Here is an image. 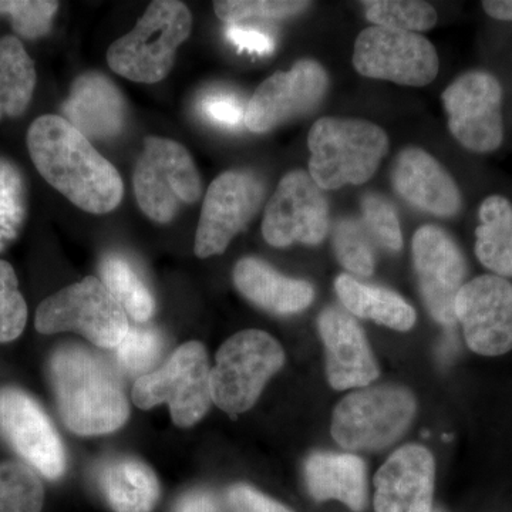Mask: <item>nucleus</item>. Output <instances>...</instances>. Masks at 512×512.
<instances>
[{
    "label": "nucleus",
    "mask_w": 512,
    "mask_h": 512,
    "mask_svg": "<svg viewBox=\"0 0 512 512\" xmlns=\"http://www.w3.org/2000/svg\"><path fill=\"white\" fill-rule=\"evenodd\" d=\"M120 365L133 375H147L163 352V340L153 329L130 328L116 348Z\"/></svg>",
    "instance_id": "c9c22d12"
},
{
    "label": "nucleus",
    "mask_w": 512,
    "mask_h": 512,
    "mask_svg": "<svg viewBox=\"0 0 512 512\" xmlns=\"http://www.w3.org/2000/svg\"><path fill=\"white\" fill-rule=\"evenodd\" d=\"M457 322L467 346L481 356H503L512 350V282L481 275L466 282L456 299Z\"/></svg>",
    "instance_id": "dca6fc26"
},
{
    "label": "nucleus",
    "mask_w": 512,
    "mask_h": 512,
    "mask_svg": "<svg viewBox=\"0 0 512 512\" xmlns=\"http://www.w3.org/2000/svg\"><path fill=\"white\" fill-rule=\"evenodd\" d=\"M228 507L231 512H292L285 505L244 484L229 488Z\"/></svg>",
    "instance_id": "4c0bfd02"
},
{
    "label": "nucleus",
    "mask_w": 512,
    "mask_h": 512,
    "mask_svg": "<svg viewBox=\"0 0 512 512\" xmlns=\"http://www.w3.org/2000/svg\"><path fill=\"white\" fill-rule=\"evenodd\" d=\"M245 107L235 96L212 93L201 100V111L208 120L222 127H238L244 123Z\"/></svg>",
    "instance_id": "e433bc0d"
},
{
    "label": "nucleus",
    "mask_w": 512,
    "mask_h": 512,
    "mask_svg": "<svg viewBox=\"0 0 512 512\" xmlns=\"http://www.w3.org/2000/svg\"><path fill=\"white\" fill-rule=\"evenodd\" d=\"M394 191L407 204L437 218H453L463 207V195L437 158L419 147H406L394 160Z\"/></svg>",
    "instance_id": "6ab92c4d"
},
{
    "label": "nucleus",
    "mask_w": 512,
    "mask_h": 512,
    "mask_svg": "<svg viewBox=\"0 0 512 512\" xmlns=\"http://www.w3.org/2000/svg\"><path fill=\"white\" fill-rule=\"evenodd\" d=\"M329 232V202L305 170L285 174L268 201L262 235L275 248L319 245Z\"/></svg>",
    "instance_id": "ddd939ff"
},
{
    "label": "nucleus",
    "mask_w": 512,
    "mask_h": 512,
    "mask_svg": "<svg viewBox=\"0 0 512 512\" xmlns=\"http://www.w3.org/2000/svg\"><path fill=\"white\" fill-rule=\"evenodd\" d=\"M305 478L316 501L339 500L352 511L365 510L366 467L355 454H312L305 464Z\"/></svg>",
    "instance_id": "5701e85b"
},
{
    "label": "nucleus",
    "mask_w": 512,
    "mask_h": 512,
    "mask_svg": "<svg viewBox=\"0 0 512 512\" xmlns=\"http://www.w3.org/2000/svg\"><path fill=\"white\" fill-rule=\"evenodd\" d=\"M319 333L326 349V375L335 390L362 389L379 377L365 332L348 311L332 308L320 313Z\"/></svg>",
    "instance_id": "a211bd4d"
},
{
    "label": "nucleus",
    "mask_w": 512,
    "mask_h": 512,
    "mask_svg": "<svg viewBox=\"0 0 512 512\" xmlns=\"http://www.w3.org/2000/svg\"><path fill=\"white\" fill-rule=\"evenodd\" d=\"M311 2L299 0H220L214 3L218 18L228 25L254 19L284 20L301 15Z\"/></svg>",
    "instance_id": "2f4dec72"
},
{
    "label": "nucleus",
    "mask_w": 512,
    "mask_h": 512,
    "mask_svg": "<svg viewBox=\"0 0 512 512\" xmlns=\"http://www.w3.org/2000/svg\"><path fill=\"white\" fill-rule=\"evenodd\" d=\"M329 92V74L316 60L303 59L288 72H276L249 100L245 126L265 134L315 111Z\"/></svg>",
    "instance_id": "4468645a"
},
{
    "label": "nucleus",
    "mask_w": 512,
    "mask_h": 512,
    "mask_svg": "<svg viewBox=\"0 0 512 512\" xmlns=\"http://www.w3.org/2000/svg\"><path fill=\"white\" fill-rule=\"evenodd\" d=\"M353 66L367 79L424 87L440 70L436 47L420 33L370 26L357 36Z\"/></svg>",
    "instance_id": "9b49d317"
},
{
    "label": "nucleus",
    "mask_w": 512,
    "mask_h": 512,
    "mask_svg": "<svg viewBox=\"0 0 512 512\" xmlns=\"http://www.w3.org/2000/svg\"><path fill=\"white\" fill-rule=\"evenodd\" d=\"M416 410V397L406 387H362L333 410L332 436L346 450H382L406 433Z\"/></svg>",
    "instance_id": "39448f33"
},
{
    "label": "nucleus",
    "mask_w": 512,
    "mask_h": 512,
    "mask_svg": "<svg viewBox=\"0 0 512 512\" xmlns=\"http://www.w3.org/2000/svg\"><path fill=\"white\" fill-rule=\"evenodd\" d=\"M436 464L426 447L407 444L375 477L376 512H431Z\"/></svg>",
    "instance_id": "aec40b11"
},
{
    "label": "nucleus",
    "mask_w": 512,
    "mask_h": 512,
    "mask_svg": "<svg viewBox=\"0 0 512 512\" xmlns=\"http://www.w3.org/2000/svg\"><path fill=\"white\" fill-rule=\"evenodd\" d=\"M191 29V13L183 2H151L133 30L109 47L110 69L131 82H161L173 69L177 49Z\"/></svg>",
    "instance_id": "20e7f679"
},
{
    "label": "nucleus",
    "mask_w": 512,
    "mask_h": 512,
    "mask_svg": "<svg viewBox=\"0 0 512 512\" xmlns=\"http://www.w3.org/2000/svg\"><path fill=\"white\" fill-rule=\"evenodd\" d=\"M308 147V173L319 188L332 191L367 183L389 151V137L367 120L323 117L309 131Z\"/></svg>",
    "instance_id": "7ed1b4c3"
},
{
    "label": "nucleus",
    "mask_w": 512,
    "mask_h": 512,
    "mask_svg": "<svg viewBox=\"0 0 512 512\" xmlns=\"http://www.w3.org/2000/svg\"><path fill=\"white\" fill-rule=\"evenodd\" d=\"M227 39L242 52L256 53V55H271L275 49L274 40L261 30L248 29L244 26L229 25Z\"/></svg>",
    "instance_id": "58836bf2"
},
{
    "label": "nucleus",
    "mask_w": 512,
    "mask_h": 512,
    "mask_svg": "<svg viewBox=\"0 0 512 512\" xmlns=\"http://www.w3.org/2000/svg\"><path fill=\"white\" fill-rule=\"evenodd\" d=\"M0 434L28 466L49 480L63 476L66 448L45 410L18 387L0 389Z\"/></svg>",
    "instance_id": "2eb2a0df"
},
{
    "label": "nucleus",
    "mask_w": 512,
    "mask_h": 512,
    "mask_svg": "<svg viewBox=\"0 0 512 512\" xmlns=\"http://www.w3.org/2000/svg\"><path fill=\"white\" fill-rule=\"evenodd\" d=\"M59 6L50 0H0V15L8 16L20 36L36 39L50 32Z\"/></svg>",
    "instance_id": "f704fd0d"
},
{
    "label": "nucleus",
    "mask_w": 512,
    "mask_h": 512,
    "mask_svg": "<svg viewBox=\"0 0 512 512\" xmlns=\"http://www.w3.org/2000/svg\"><path fill=\"white\" fill-rule=\"evenodd\" d=\"M175 512H221L218 507L217 501L212 497L211 494L202 493H190L185 495L183 500L177 505Z\"/></svg>",
    "instance_id": "ea45409f"
},
{
    "label": "nucleus",
    "mask_w": 512,
    "mask_h": 512,
    "mask_svg": "<svg viewBox=\"0 0 512 512\" xmlns=\"http://www.w3.org/2000/svg\"><path fill=\"white\" fill-rule=\"evenodd\" d=\"M100 490L114 512H151L160 500L154 471L134 458H117L101 468Z\"/></svg>",
    "instance_id": "393cba45"
},
{
    "label": "nucleus",
    "mask_w": 512,
    "mask_h": 512,
    "mask_svg": "<svg viewBox=\"0 0 512 512\" xmlns=\"http://www.w3.org/2000/svg\"><path fill=\"white\" fill-rule=\"evenodd\" d=\"M366 19L373 26L421 33L437 25V10L420 0H372L365 2Z\"/></svg>",
    "instance_id": "c756f323"
},
{
    "label": "nucleus",
    "mask_w": 512,
    "mask_h": 512,
    "mask_svg": "<svg viewBox=\"0 0 512 512\" xmlns=\"http://www.w3.org/2000/svg\"><path fill=\"white\" fill-rule=\"evenodd\" d=\"M335 291L346 311L357 318L375 320L399 332H407L416 323L413 306L390 289L363 284L355 276L342 274L336 278Z\"/></svg>",
    "instance_id": "b1692460"
},
{
    "label": "nucleus",
    "mask_w": 512,
    "mask_h": 512,
    "mask_svg": "<svg viewBox=\"0 0 512 512\" xmlns=\"http://www.w3.org/2000/svg\"><path fill=\"white\" fill-rule=\"evenodd\" d=\"M234 284L249 302L275 315L305 311L315 299V289L309 282L279 274L265 261L251 256L235 265Z\"/></svg>",
    "instance_id": "4be33fe9"
},
{
    "label": "nucleus",
    "mask_w": 512,
    "mask_h": 512,
    "mask_svg": "<svg viewBox=\"0 0 512 512\" xmlns=\"http://www.w3.org/2000/svg\"><path fill=\"white\" fill-rule=\"evenodd\" d=\"M362 215L366 231L373 241L390 252L403 248L402 225L392 202L377 192H367L362 198Z\"/></svg>",
    "instance_id": "473e14b6"
},
{
    "label": "nucleus",
    "mask_w": 512,
    "mask_h": 512,
    "mask_svg": "<svg viewBox=\"0 0 512 512\" xmlns=\"http://www.w3.org/2000/svg\"><path fill=\"white\" fill-rule=\"evenodd\" d=\"M100 274L103 278L101 282L128 315L133 316L137 322L151 319L156 312V301L136 269L126 259L119 255L106 256L101 262Z\"/></svg>",
    "instance_id": "cd10ccee"
},
{
    "label": "nucleus",
    "mask_w": 512,
    "mask_h": 512,
    "mask_svg": "<svg viewBox=\"0 0 512 512\" xmlns=\"http://www.w3.org/2000/svg\"><path fill=\"white\" fill-rule=\"evenodd\" d=\"M64 119L93 140H109L126 123V104L116 84L100 73L77 77L63 106Z\"/></svg>",
    "instance_id": "412c9836"
},
{
    "label": "nucleus",
    "mask_w": 512,
    "mask_h": 512,
    "mask_svg": "<svg viewBox=\"0 0 512 512\" xmlns=\"http://www.w3.org/2000/svg\"><path fill=\"white\" fill-rule=\"evenodd\" d=\"M476 256L493 275L512 278V202L490 195L478 208Z\"/></svg>",
    "instance_id": "a878e982"
},
{
    "label": "nucleus",
    "mask_w": 512,
    "mask_h": 512,
    "mask_svg": "<svg viewBox=\"0 0 512 512\" xmlns=\"http://www.w3.org/2000/svg\"><path fill=\"white\" fill-rule=\"evenodd\" d=\"M413 262L421 298L431 318L457 323L456 299L466 284L467 262L453 238L437 225H423L413 237Z\"/></svg>",
    "instance_id": "f3484780"
},
{
    "label": "nucleus",
    "mask_w": 512,
    "mask_h": 512,
    "mask_svg": "<svg viewBox=\"0 0 512 512\" xmlns=\"http://www.w3.org/2000/svg\"><path fill=\"white\" fill-rule=\"evenodd\" d=\"M138 207L150 220L167 224L181 205L200 200L202 181L187 150L168 138L148 137L134 170Z\"/></svg>",
    "instance_id": "1a4fd4ad"
},
{
    "label": "nucleus",
    "mask_w": 512,
    "mask_h": 512,
    "mask_svg": "<svg viewBox=\"0 0 512 512\" xmlns=\"http://www.w3.org/2000/svg\"><path fill=\"white\" fill-rule=\"evenodd\" d=\"M481 6L490 18L512 22V0H484Z\"/></svg>",
    "instance_id": "a19ab883"
},
{
    "label": "nucleus",
    "mask_w": 512,
    "mask_h": 512,
    "mask_svg": "<svg viewBox=\"0 0 512 512\" xmlns=\"http://www.w3.org/2000/svg\"><path fill=\"white\" fill-rule=\"evenodd\" d=\"M36 80L35 63L18 37H0V120L28 110Z\"/></svg>",
    "instance_id": "bb28decb"
},
{
    "label": "nucleus",
    "mask_w": 512,
    "mask_h": 512,
    "mask_svg": "<svg viewBox=\"0 0 512 512\" xmlns=\"http://www.w3.org/2000/svg\"><path fill=\"white\" fill-rule=\"evenodd\" d=\"M45 487L22 461L0 463V512H42Z\"/></svg>",
    "instance_id": "c85d7f7f"
},
{
    "label": "nucleus",
    "mask_w": 512,
    "mask_h": 512,
    "mask_svg": "<svg viewBox=\"0 0 512 512\" xmlns=\"http://www.w3.org/2000/svg\"><path fill=\"white\" fill-rule=\"evenodd\" d=\"M133 402L143 410L167 403L178 427H191L212 404L211 367L200 342L180 346L156 372L138 377Z\"/></svg>",
    "instance_id": "6e6552de"
},
{
    "label": "nucleus",
    "mask_w": 512,
    "mask_h": 512,
    "mask_svg": "<svg viewBox=\"0 0 512 512\" xmlns=\"http://www.w3.org/2000/svg\"><path fill=\"white\" fill-rule=\"evenodd\" d=\"M50 379L60 416L80 436L119 430L130 416L120 376L103 359L79 346H63L50 359Z\"/></svg>",
    "instance_id": "f03ea898"
},
{
    "label": "nucleus",
    "mask_w": 512,
    "mask_h": 512,
    "mask_svg": "<svg viewBox=\"0 0 512 512\" xmlns=\"http://www.w3.org/2000/svg\"><path fill=\"white\" fill-rule=\"evenodd\" d=\"M30 158L39 174L76 207L92 214L116 210L123 200L119 171L64 117H39L28 131Z\"/></svg>",
    "instance_id": "f257e3e1"
},
{
    "label": "nucleus",
    "mask_w": 512,
    "mask_h": 512,
    "mask_svg": "<svg viewBox=\"0 0 512 512\" xmlns=\"http://www.w3.org/2000/svg\"><path fill=\"white\" fill-rule=\"evenodd\" d=\"M451 136L477 154L494 153L504 141V90L485 70L458 76L441 96Z\"/></svg>",
    "instance_id": "9d476101"
},
{
    "label": "nucleus",
    "mask_w": 512,
    "mask_h": 512,
    "mask_svg": "<svg viewBox=\"0 0 512 512\" xmlns=\"http://www.w3.org/2000/svg\"><path fill=\"white\" fill-rule=\"evenodd\" d=\"M262 181L249 171L231 170L212 181L205 194L194 251L198 258L224 254L264 204Z\"/></svg>",
    "instance_id": "f8f14e48"
},
{
    "label": "nucleus",
    "mask_w": 512,
    "mask_h": 512,
    "mask_svg": "<svg viewBox=\"0 0 512 512\" xmlns=\"http://www.w3.org/2000/svg\"><path fill=\"white\" fill-rule=\"evenodd\" d=\"M372 237L365 225L352 218L338 222L333 234V247L340 265L350 274L369 278L375 272L376 256Z\"/></svg>",
    "instance_id": "7c9ffc66"
},
{
    "label": "nucleus",
    "mask_w": 512,
    "mask_h": 512,
    "mask_svg": "<svg viewBox=\"0 0 512 512\" xmlns=\"http://www.w3.org/2000/svg\"><path fill=\"white\" fill-rule=\"evenodd\" d=\"M35 328L42 335L77 332L99 348L113 349L126 338L130 323L106 285L87 276L40 303Z\"/></svg>",
    "instance_id": "0eeeda50"
},
{
    "label": "nucleus",
    "mask_w": 512,
    "mask_h": 512,
    "mask_svg": "<svg viewBox=\"0 0 512 512\" xmlns=\"http://www.w3.org/2000/svg\"><path fill=\"white\" fill-rule=\"evenodd\" d=\"M28 323V305L19 291L18 276L9 262L0 259V343L13 342Z\"/></svg>",
    "instance_id": "72a5a7b5"
},
{
    "label": "nucleus",
    "mask_w": 512,
    "mask_h": 512,
    "mask_svg": "<svg viewBox=\"0 0 512 512\" xmlns=\"http://www.w3.org/2000/svg\"><path fill=\"white\" fill-rule=\"evenodd\" d=\"M284 363V349L269 333L249 329L231 336L211 369L212 403L231 416L247 412Z\"/></svg>",
    "instance_id": "423d86ee"
}]
</instances>
